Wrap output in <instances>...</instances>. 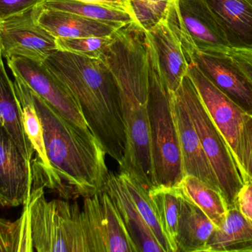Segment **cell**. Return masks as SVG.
Instances as JSON below:
<instances>
[{
  "instance_id": "24",
  "label": "cell",
  "mask_w": 252,
  "mask_h": 252,
  "mask_svg": "<svg viewBox=\"0 0 252 252\" xmlns=\"http://www.w3.org/2000/svg\"><path fill=\"white\" fill-rule=\"evenodd\" d=\"M118 174L128 190L138 211L161 246L163 252H176L163 231L157 208L150 197L148 189L130 175L124 172H119Z\"/></svg>"
},
{
  "instance_id": "12",
  "label": "cell",
  "mask_w": 252,
  "mask_h": 252,
  "mask_svg": "<svg viewBox=\"0 0 252 252\" xmlns=\"http://www.w3.org/2000/svg\"><path fill=\"white\" fill-rule=\"evenodd\" d=\"M188 75L236 161L240 133L247 112L216 87L192 62H189Z\"/></svg>"
},
{
  "instance_id": "3",
  "label": "cell",
  "mask_w": 252,
  "mask_h": 252,
  "mask_svg": "<svg viewBox=\"0 0 252 252\" xmlns=\"http://www.w3.org/2000/svg\"><path fill=\"white\" fill-rule=\"evenodd\" d=\"M32 252H90L77 203L47 201L44 187L31 190L24 205Z\"/></svg>"
},
{
  "instance_id": "17",
  "label": "cell",
  "mask_w": 252,
  "mask_h": 252,
  "mask_svg": "<svg viewBox=\"0 0 252 252\" xmlns=\"http://www.w3.org/2000/svg\"><path fill=\"white\" fill-rule=\"evenodd\" d=\"M231 48L252 50V0H206Z\"/></svg>"
},
{
  "instance_id": "16",
  "label": "cell",
  "mask_w": 252,
  "mask_h": 252,
  "mask_svg": "<svg viewBox=\"0 0 252 252\" xmlns=\"http://www.w3.org/2000/svg\"><path fill=\"white\" fill-rule=\"evenodd\" d=\"M33 14L38 25L55 38L109 36L118 30L107 24L39 4L34 7Z\"/></svg>"
},
{
  "instance_id": "20",
  "label": "cell",
  "mask_w": 252,
  "mask_h": 252,
  "mask_svg": "<svg viewBox=\"0 0 252 252\" xmlns=\"http://www.w3.org/2000/svg\"><path fill=\"white\" fill-rule=\"evenodd\" d=\"M205 252H252V221L238 209L228 210L221 226L216 227Z\"/></svg>"
},
{
  "instance_id": "18",
  "label": "cell",
  "mask_w": 252,
  "mask_h": 252,
  "mask_svg": "<svg viewBox=\"0 0 252 252\" xmlns=\"http://www.w3.org/2000/svg\"><path fill=\"white\" fill-rule=\"evenodd\" d=\"M179 188L177 252H205L216 225Z\"/></svg>"
},
{
  "instance_id": "26",
  "label": "cell",
  "mask_w": 252,
  "mask_h": 252,
  "mask_svg": "<svg viewBox=\"0 0 252 252\" xmlns=\"http://www.w3.org/2000/svg\"><path fill=\"white\" fill-rule=\"evenodd\" d=\"M0 252H32L24 210L15 221L0 217Z\"/></svg>"
},
{
  "instance_id": "14",
  "label": "cell",
  "mask_w": 252,
  "mask_h": 252,
  "mask_svg": "<svg viewBox=\"0 0 252 252\" xmlns=\"http://www.w3.org/2000/svg\"><path fill=\"white\" fill-rule=\"evenodd\" d=\"M171 105L180 144L184 175L195 176L221 193L219 180L204 152L186 105L177 91L171 93Z\"/></svg>"
},
{
  "instance_id": "28",
  "label": "cell",
  "mask_w": 252,
  "mask_h": 252,
  "mask_svg": "<svg viewBox=\"0 0 252 252\" xmlns=\"http://www.w3.org/2000/svg\"><path fill=\"white\" fill-rule=\"evenodd\" d=\"M135 22L145 31L164 19L174 0H129Z\"/></svg>"
},
{
  "instance_id": "31",
  "label": "cell",
  "mask_w": 252,
  "mask_h": 252,
  "mask_svg": "<svg viewBox=\"0 0 252 252\" xmlns=\"http://www.w3.org/2000/svg\"><path fill=\"white\" fill-rule=\"evenodd\" d=\"M236 208L252 221V179H243V186L237 195Z\"/></svg>"
},
{
  "instance_id": "21",
  "label": "cell",
  "mask_w": 252,
  "mask_h": 252,
  "mask_svg": "<svg viewBox=\"0 0 252 252\" xmlns=\"http://www.w3.org/2000/svg\"><path fill=\"white\" fill-rule=\"evenodd\" d=\"M0 124L10 133L24 156L31 163L34 149L24 130L14 84L9 78L2 61L0 62Z\"/></svg>"
},
{
  "instance_id": "34",
  "label": "cell",
  "mask_w": 252,
  "mask_h": 252,
  "mask_svg": "<svg viewBox=\"0 0 252 252\" xmlns=\"http://www.w3.org/2000/svg\"><path fill=\"white\" fill-rule=\"evenodd\" d=\"M2 61V56H1V48H0V62Z\"/></svg>"
},
{
  "instance_id": "10",
  "label": "cell",
  "mask_w": 252,
  "mask_h": 252,
  "mask_svg": "<svg viewBox=\"0 0 252 252\" xmlns=\"http://www.w3.org/2000/svg\"><path fill=\"white\" fill-rule=\"evenodd\" d=\"M187 58L247 114L252 115V87L229 53L184 47Z\"/></svg>"
},
{
  "instance_id": "5",
  "label": "cell",
  "mask_w": 252,
  "mask_h": 252,
  "mask_svg": "<svg viewBox=\"0 0 252 252\" xmlns=\"http://www.w3.org/2000/svg\"><path fill=\"white\" fill-rule=\"evenodd\" d=\"M176 91L186 105L204 152L219 180L228 210L235 208L243 180L229 145L207 112L189 75L184 78Z\"/></svg>"
},
{
  "instance_id": "29",
  "label": "cell",
  "mask_w": 252,
  "mask_h": 252,
  "mask_svg": "<svg viewBox=\"0 0 252 252\" xmlns=\"http://www.w3.org/2000/svg\"><path fill=\"white\" fill-rule=\"evenodd\" d=\"M237 167L241 179L249 177L252 179V115L246 114L238 142Z\"/></svg>"
},
{
  "instance_id": "1",
  "label": "cell",
  "mask_w": 252,
  "mask_h": 252,
  "mask_svg": "<svg viewBox=\"0 0 252 252\" xmlns=\"http://www.w3.org/2000/svg\"><path fill=\"white\" fill-rule=\"evenodd\" d=\"M43 64L75 99L106 154L121 165L126 151L125 124L118 86L105 64L59 50Z\"/></svg>"
},
{
  "instance_id": "11",
  "label": "cell",
  "mask_w": 252,
  "mask_h": 252,
  "mask_svg": "<svg viewBox=\"0 0 252 252\" xmlns=\"http://www.w3.org/2000/svg\"><path fill=\"white\" fill-rule=\"evenodd\" d=\"M145 33L155 50L164 83L173 93L188 75L189 65L182 44L173 1L165 17Z\"/></svg>"
},
{
  "instance_id": "13",
  "label": "cell",
  "mask_w": 252,
  "mask_h": 252,
  "mask_svg": "<svg viewBox=\"0 0 252 252\" xmlns=\"http://www.w3.org/2000/svg\"><path fill=\"white\" fill-rule=\"evenodd\" d=\"M31 163L0 124V204L2 207L25 205L32 187Z\"/></svg>"
},
{
  "instance_id": "7",
  "label": "cell",
  "mask_w": 252,
  "mask_h": 252,
  "mask_svg": "<svg viewBox=\"0 0 252 252\" xmlns=\"http://www.w3.org/2000/svg\"><path fill=\"white\" fill-rule=\"evenodd\" d=\"M173 7L184 47L225 53L232 50L206 0H174Z\"/></svg>"
},
{
  "instance_id": "27",
  "label": "cell",
  "mask_w": 252,
  "mask_h": 252,
  "mask_svg": "<svg viewBox=\"0 0 252 252\" xmlns=\"http://www.w3.org/2000/svg\"><path fill=\"white\" fill-rule=\"evenodd\" d=\"M112 36L56 38V44L59 50L91 59H100L103 50L110 43Z\"/></svg>"
},
{
  "instance_id": "19",
  "label": "cell",
  "mask_w": 252,
  "mask_h": 252,
  "mask_svg": "<svg viewBox=\"0 0 252 252\" xmlns=\"http://www.w3.org/2000/svg\"><path fill=\"white\" fill-rule=\"evenodd\" d=\"M13 84L20 107L24 130L36 155L38 169L45 176L44 185L50 187L52 180L51 167L46 152L42 124L35 109L31 89L18 77L14 76Z\"/></svg>"
},
{
  "instance_id": "15",
  "label": "cell",
  "mask_w": 252,
  "mask_h": 252,
  "mask_svg": "<svg viewBox=\"0 0 252 252\" xmlns=\"http://www.w3.org/2000/svg\"><path fill=\"white\" fill-rule=\"evenodd\" d=\"M103 190L118 207L127 231L142 252H163L152 231L138 211L118 173L109 172Z\"/></svg>"
},
{
  "instance_id": "32",
  "label": "cell",
  "mask_w": 252,
  "mask_h": 252,
  "mask_svg": "<svg viewBox=\"0 0 252 252\" xmlns=\"http://www.w3.org/2000/svg\"><path fill=\"white\" fill-rule=\"evenodd\" d=\"M229 54L244 72L252 87V50H232Z\"/></svg>"
},
{
  "instance_id": "6",
  "label": "cell",
  "mask_w": 252,
  "mask_h": 252,
  "mask_svg": "<svg viewBox=\"0 0 252 252\" xmlns=\"http://www.w3.org/2000/svg\"><path fill=\"white\" fill-rule=\"evenodd\" d=\"M84 198L81 211L90 252H139L107 192Z\"/></svg>"
},
{
  "instance_id": "4",
  "label": "cell",
  "mask_w": 252,
  "mask_h": 252,
  "mask_svg": "<svg viewBox=\"0 0 252 252\" xmlns=\"http://www.w3.org/2000/svg\"><path fill=\"white\" fill-rule=\"evenodd\" d=\"M147 41L150 79L148 109L154 176L157 186H176L181 183L185 175L179 136L172 109V93L163 79L155 50L148 38Z\"/></svg>"
},
{
  "instance_id": "22",
  "label": "cell",
  "mask_w": 252,
  "mask_h": 252,
  "mask_svg": "<svg viewBox=\"0 0 252 252\" xmlns=\"http://www.w3.org/2000/svg\"><path fill=\"white\" fill-rule=\"evenodd\" d=\"M179 186L185 195L205 213L216 227L221 226L228 207L220 192L192 176H184Z\"/></svg>"
},
{
  "instance_id": "25",
  "label": "cell",
  "mask_w": 252,
  "mask_h": 252,
  "mask_svg": "<svg viewBox=\"0 0 252 252\" xmlns=\"http://www.w3.org/2000/svg\"><path fill=\"white\" fill-rule=\"evenodd\" d=\"M148 192L155 204L163 231L177 252L176 241L179 213V184L171 186L157 185Z\"/></svg>"
},
{
  "instance_id": "23",
  "label": "cell",
  "mask_w": 252,
  "mask_h": 252,
  "mask_svg": "<svg viewBox=\"0 0 252 252\" xmlns=\"http://www.w3.org/2000/svg\"><path fill=\"white\" fill-rule=\"evenodd\" d=\"M38 4L47 8L74 13L86 19L107 24L118 29L135 22L133 17L126 12L100 4L75 0H41Z\"/></svg>"
},
{
  "instance_id": "33",
  "label": "cell",
  "mask_w": 252,
  "mask_h": 252,
  "mask_svg": "<svg viewBox=\"0 0 252 252\" xmlns=\"http://www.w3.org/2000/svg\"><path fill=\"white\" fill-rule=\"evenodd\" d=\"M75 1L100 4V5L105 6V7H109V8L121 10V11L128 13L134 19L131 5H130L129 0H75Z\"/></svg>"
},
{
  "instance_id": "30",
  "label": "cell",
  "mask_w": 252,
  "mask_h": 252,
  "mask_svg": "<svg viewBox=\"0 0 252 252\" xmlns=\"http://www.w3.org/2000/svg\"><path fill=\"white\" fill-rule=\"evenodd\" d=\"M41 0H0V20L33 8Z\"/></svg>"
},
{
  "instance_id": "9",
  "label": "cell",
  "mask_w": 252,
  "mask_h": 252,
  "mask_svg": "<svg viewBox=\"0 0 252 252\" xmlns=\"http://www.w3.org/2000/svg\"><path fill=\"white\" fill-rule=\"evenodd\" d=\"M7 62L13 76L22 80L66 119L84 130H90L75 99L43 62L21 56H13Z\"/></svg>"
},
{
  "instance_id": "8",
  "label": "cell",
  "mask_w": 252,
  "mask_h": 252,
  "mask_svg": "<svg viewBox=\"0 0 252 252\" xmlns=\"http://www.w3.org/2000/svg\"><path fill=\"white\" fill-rule=\"evenodd\" d=\"M33 8L0 20V48L6 59L21 56L43 62L58 50L56 38L38 25Z\"/></svg>"
},
{
  "instance_id": "2",
  "label": "cell",
  "mask_w": 252,
  "mask_h": 252,
  "mask_svg": "<svg viewBox=\"0 0 252 252\" xmlns=\"http://www.w3.org/2000/svg\"><path fill=\"white\" fill-rule=\"evenodd\" d=\"M31 93L42 124L51 167L49 188L59 191L65 198H86L103 191L110 171L100 142L91 130L66 119L31 89Z\"/></svg>"
}]
</instances>
